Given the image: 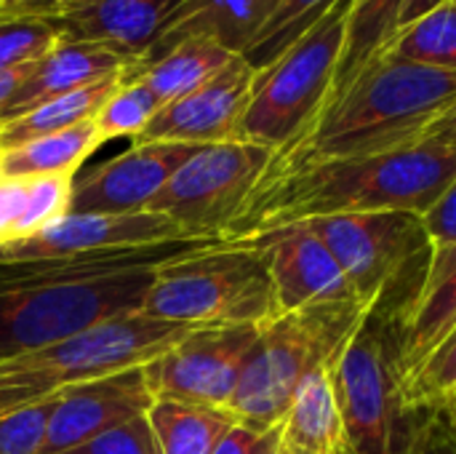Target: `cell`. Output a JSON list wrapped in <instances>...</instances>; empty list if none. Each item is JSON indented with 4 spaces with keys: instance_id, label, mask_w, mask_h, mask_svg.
<instances>
[{
    "instance_id": "13",
    "label": "cell",
    "mask_w": 456,
    "mask_h": 454,
    "mask_svg": "<svg viewBox=\"0 0 456 454\" xmlns=\"http://www.w3.org/2000/svg\"><path fill=\"white\" fill-rule=\"evenodd\" d=\"M195 150V144L176 142H134L126 153L91 169L83 179H75L69 214L147 211Z\"/></svg>"
},
{
    "instance_id": "30",
    "label": "cell",
    "mask_w": 456,
    "mask_h": 454,
    "mask_svg": "<svg viewBox=\"0 0 456 454\" xmlns=\"http://www.w3.org/2000/svg\"><path fill=\"white\" fill-rule=\"evenodd\" d=\"M163 104L158 102V96L139 80H123L112 96L99 107L94 123L96 131L102 136V142L110 139H120V136H131L139 139L142 131L150 126V120L158 115Z\"/></svg>"
},
{
    "instance_id": "1",
    "label": "cell",
    "mask_w": 456,
    "mask_h": 454,
    "mask_svg": "<svg viewBox=\"0 0 456 454\" xmlns=\"http://www.w3.org/2000/svg\"><path fill=\"white\" fill-rule=\"evenodd\" d=\"M454 179L456 142L441 136L379 155L323 161L289 174L259 177L222 241H248L323 217L379 211L422 217Z\"/></svg>"
},
{
    "instance_id": "32",
    "label": "cell",
    "mask_w": 456,
    "mask_h": 454,
    "mask_svg": "<svg viewBox=\"0 0 456 454\" xmlns=\"http://www.w3.org/2000/svg\"><path fill=\"white\" fill-rule=\"evenodd\" d=\"M24 182H27V195L16 222L13 244L37 235L40 230L51 227L53 222L69 214L75 177H37Z\"/></svg>"
},
{
    "instance_id": "38",
    "label": "cell",
    "mask_w": 456,
    "mask_h": 454,
    "mask_svg": "<svg viewBox=\"0 0 456 454\" xmlns=\"http://www.w3.org/2000/svg\"><path fill=\"white\" fill-rule=\"evenodd\" d=\"M27 182L24 179H0V246L13 244L16 238V222L24 206Z\"/></svg>"
},
{
    "instance_id": "48",
    "label": "cell",
    "mask_w": 456,
    "mask_h": 454,
    "mask_svg": "<svg viewBox=\"0 0 456 454\" xmlns=\"http://www.w3.org/2000/svg\"><path fill=\"white\" fill-rule=\"evenodd\" d=\"M278 454H289V452H286V450H283V447H281V452H278Z\"/></svg>"
},
{
    "instance_id": "27",
    "label": "cell",
    "mask_w": 456,
    "mask_h": 454,
    "mask_svg": "<svg viewBox=\"0 0 456 454\" xmlns=\"http://www.w3.org/2000/svg\"><path fill=\"white\" fill-rule=\"evenodd\" d=\"M406 3L409 0H353L347 43L331 91L350 83L358 75V70L382 51V45L395 35Z\"/></svg>"
},
{
    "instance_id": "11",
    "label": "cell",
    "mask_w": 456,
    "mask_h": 454,
    "mask_svg": "<svg viewBox=\"0 0 456 454\" xmlns=\"http://www.w3.org/2000/svg\"><path fill=\"white\" fill-rule=\"evenodd\" d=\"M262 326H200L144 364L147 385L158 399L208 409H227L243 364Z\"/></svg>"
},
{
    "instance_id": "49",
    "label": "cell",
    "mask_w": 456,
    "mask_h": 454,
    "mask_svg": "<svg viewBox=\"0 0 456 454\" xmlns=\"http://www.w3.org/2000/svg\"><path fill=\"white\" fill-rule=\"evenodd\" d=\"M174 3H176V0H171V5H174Z\"/></svg>"
},
{
    "instance_id": "23",
    "label": "cell",
    "mask_w": 456,
    "mask_h": 454,
    "mask_svg": "<svg viewBox=\"0 0 456 454\" xmlns=\"http://www.w3.org/2000/svg\"><path fill=\"white\" fill-rule=\"evenodd\" d=\"M102 144L94 120L77 123L72 128L29 139L19 147L3 150V177L5 179H37V177H75L86 158Z\"/></svg>"
},
{
    "instance_id": "22",
    "label": "cell",
    "mask_w": 456,
    "mask_h": 454,
    "mask_svg": "<svg viewBox=\"0 0 456 454\" xmlns=\"http://www.w3.org/2000/svg\"><path fill=\"white\" fill-rule=\"evenodd\" d=\"M238 54L219 45L211 37H187L176 45H171L160 59L150 62L139 72H134L126 80L144 83L160 104H168L198 86H203L208 78H214L219 70H224Z\"/></svg>"
},
{
    "instance_id": "17",
    "label": "cell",
    "mask_w": 456,
    "mask_h": 454,
    "mask_svg": "<svg viewBox=\"0 0 456 454\" xmlns=\"http://www.w3.org/2000/svg\"><path fill=\"white\" fill-rule=\"evenodd\" d=\"M387 321V318H385ZM456 326V246L430 249L428 265L403 302L387 321L398 385L441 345Z\"/></svg>"
},
{
    "instance_id": "39",
    "label": "cell",
    "mask_w": 456,
    "mask_h": 454,
    "mask_svg": "<svg viewBox=\"0 0 456 454\" xmlns=\"http://www.w3.org/2000/svg\"><path fill=\"white\" fill-rule=\"evenodd\" d=\"M96 0H29L19 8H8V11H19V13H29V16H43V19H61L67 13H75L86 5H91Z\"/></svg>"
},
{
    "instance_id": "3",
    "label": "cell",
    "mask_w": 456,
    "mask_h": 454,
    "mask_svg": "<svg viewBox=\"0 0 456 454\" xmlns=\"http://www.w3.org/2000/svg\"><path fill=\"white\" fill-rule=\"evenodd\" d=\"M369 316L371 310L358 300L275 316L259 329L227 412L256 431L278 428L299 383L313 369L331 364Z\"/></svg>"
},
{
    "instance_id": "4",
    "label": "cell",
    "mask_w": 456,
    "mask_h": 454,
    "mask_svg": "<svg viewBox=\"0 0 456 454\" xmlns=\"http://www.w3.org/2000/svg\"><path fill=\"white\" fill-rule=\"evenodd\" d=\"M142 313L190 329L265 326L278 316L267 257L256 244H211L163 262Z\"/></svg>"
},
{
    "instance_id": "16",
    "label": "cell",
    "mask_w": 456,
    "mask_h": 454,
    "mask_svg": "<svg viewBox=\"0 0 456 454\" xmlns=\"http://www.w3.org/2000/svg\"><path fill=\"white\" fill-rule=\"evenodd\" d=\"M248 244H256L267 257L278 316L355 300L339 262L307 225H289L248 238Z\"/></svg>"
},
{
    "instance_id": "45",
    "label": "cell",
    "mask_w": 456,
    "mask_h": 454,
    "mask_svg": "<svg viewBox=\"0 0 456 454\" xmlns=\"http://www.w3.org/2000/svg\"><path fill=\"white\" fill-rule=\"evenodd\" d=\"M259 3L265 5V11H267V16H270V13H273V8H275V5H278L281 0H259Z\"/></svg>"
},
{
    "instance_id": "18",
    "label": "cell",
    "mask_w": 456,
    "mask_h": 454,
    "mask_svg": "<svg viewBox=\"0 0 456 454\" xmlns=\"http://www.w3.org/2000/svg\"><path fill=\"white\" fill-rule=\"evenodd\" d=\"M265 19L267 11L259 0H176L166 11L155 43L139 62L126 67L123 80L187 37H211L232 54H243Z\"/></svg>"
},
{
    "instance_id": "43",
    "label": "cell",
    "mask_w": 456,
    "mask_h": 454,
    "mask_svg": "<svg viewBox=\"0 0 456 454\" xmlns=\"http://www.w3.org/2000/svg\"><path fill=\"white\" fill-rule=\"evenodd\" d=\"M24 3H29V0H0V11H8V8H19V5H24Z\"/></svg>"
},
{
    "instance_id": "40",
    "label": "cell",
    "mask_w": 456,
    "mask_h": 454,
    "mask_svg": "<svg viewBox=\"0 0 456 454\" xmlns=\"http://www.w3.org/2000/svg\"><path fill=\"white\" fill-rule=\"evenodd\" d=\"M32 64H24V67H13V70H0V120H3V112L8 110L13 94L19 91V86L24 83V78L29 75Z\"/></svg>"
},
{
    "instance_id": "42",
    "label": "cell",
    "mask_w": 456,
    "mask_h": 454,
    "mask_svg": "<svg viewBox=\"0 0 456 454\" xmlns=\"http://www.w3.org/2000/svg\"><path fill=\"white\" fill-rule=\"evenodd\" d=\"M438 3H444V0H409V3H406V11H403V16H401V24H409V21L419 19L422 13H428V11L436 8ZM401 24H398V27H401Z\"/></svg>"
},
{
    "instance_id": "7",
    "label": "cell",
    "mask_w": 456,
    "mask_h": 454,
    "mask_svg": "<svg viewBox=\"0 0 456 454\" xmlns=\"http://www.w3.org/2000/svg\"><path fill=\"white\" fill-rule=\"evenodd\" d=\"M158 268L67 286L0 292V364L104 318L142 310Z\"/></svg>"
},
{
    "instance_id": "9",
    "label": "cell",
    "mask_w": 456,
    "mask_h": 454,
    "mask_svg": "<svg viewBox=\"0 0 456 454\" xmlns=\"http://www.w3.org/2000/svg\"><path fill=\"white\" fill-rule=\"evenodd\" d=\"M273 150L251 142L198 147L147 206L182 227L187 238L222 241V233L256 187Z\"/></svg>"
},
{
    "instance_id": "20",
    "label": "cell",
    "mask_w": 456,
    "mask_h": 454,
    "mask_svg": "<svg viewBox=\"0 0 456 454\" xmlns=\"http://www.w3.org/2000/svg\"><path fill=\"white\" fill-rule=\"evenodd\" d=\"M115 72H126V59H120L118 54L91 43L59 40L43 59L32 64L29 75L13 94L0 123L13 120L53 96L69 94Z\"/></svg>"
},
{
    "instance_id": "15",
    "label": "cell",
    "mask_w": 456,
    "mask_h": 454,
    "mask_svg": "<svg viewBox=\"0 0 456 454\" xmlns=\"http://www.w3.org/2000/svg\"><path fill=\"white\" fill-rule=\"evenodd\" d=\"M152 404L155 396L147 385L144 364L72 385L56 393V407L43 454L75 450L115 425L147 415Z\"/></svg>"
},
{
    "instance_id": "47",
    "label": "cell",
    "mask_w": 456,
    "mask_h": 454,
    "mask_svg": "<svg viewBox=\"0 0 456 454\" xmlns=\"http://www.w3.org/2000/svg\"><path fill=\"white\" fill-rule=\"evenodd\" d=\"M0 179H3V161H0Z\"/></svg>"
},
{
    "instance_id": "37",
    "label": "cell",
    "mask_w": 456,
    "mask_h": 454,
    "mask_svg": "<svg viewBox=\"0 0 456 454\" xmlns=\"http://www.w3.org/2000/svg\"><path fill=\"white\" fill-rule=\"evenodd\" d=\"M281 452V425L270 431H256L235 423L214 447L211 454H278Z\"/></svg>"
},
{
    "instance_id": "35",
    "label": "cell",
    "mask_w": 456,
    "mask_h": 454,
    "mask_svg": "<svg viewBox=\"0 0 456 454\" xmlns=\"http://www.w3.org/2000/svg\"><path fill=\"white\" fill-rule=\"evenodd\" d=\"M59 454H158V444H155L147 415H142L94 436L91 442L75 450Z\"/></svg>"
},
{
    "instance_id": "25",
    "label": "cell",
    "mask_w": 456,
    "mask_h": 454,
    "mask_svg": "<svg viewBox=\"0 0 456 454\" xmlns=\"http://www.w3.org/2000/svg\"><path fill=\"white\" fill-rule=\"evenodd\" d=\"M158 454H211L235 425L227 409H208L158 399L147 412Z\"/></svg>"
},
{
    "instance_id": "46",
    "label": "cell",
    "mask_w": 456,
    "mask_h": 454,
    "mask_svg": "<svg viewBox=\"0 0 456 454\" xmlns=\"http://www.w3.org/2000/svg\"><path fill=\"white\" fill-rule=\"evenodd\" d=\"M446 417H449V415H446ZM449 423H452V436H454V444H456V423L452 420V417H449Z\"/></svg>"
},
{
    "instance_id": "34",
    "label": "cell",
    "mask_w": 456,
    "mask_h": 454,
    "mask_svg": "<svg viewBox=\"0 0 456 454\" xmlns=\"http://www.w3.org/2000/svg\"><path fill=\"white\" fill-rule=\"evenodd\" d=\"M401 454H456L446 412H406Z\"/></svg>"
},
{
    "instance_id": "6",
    "label": "cell",
    "mask_w": 456,
    "mask_h": 454,
    "mask_svg": "<svg viewBox=\"0 0 456 454\" xmlns=\"http://www.w3.org/2000/svg\"><path fill=\"white\" fill-rule=\"evenodd\" d=\"M353 0H337L267 67L256 70L238 139L267 150L291 142L326 102L347 43Z\"/></svg>"
},
{
    "instance_id": "33",
    "label": "cell",
    "mask_w": 456,
    "mask_h": 454,
    "mask_svg": "<svg viewBox=\"0 0 456 454\" xmlns=\"http://www.w3.org/2000/svg\"><path fill=\"white\" fill-rule=\"evenodd\" d=\"M56 396L0 415V454H43Z\"/></svg>"
},
{
    "instance_id": "8",
    "label": "cell",
    "mask_w": 456,
    "mask_h": 454,
    "mask_svg": "<svg viewBox=\"0 0 456 454\" xmlns=\"http://www.w3.org/2000/svg\"><path fill=\"white\" fill-rule=\"evenodd\" d=\"M347 454H401L406 412L387 321L371 313L329 364Z\"/></svg>"
},
{
    "instance_id": "21",
    "label": "cell",
    "mask_w": 456,
    "mask_h": 454,
    "mask_svg": "<svg viewBox=\"0 0 456 454\" xmlns=\"http://www.w3.org/2000/svg\"><path fill=\"white\" fill-rule=\"evenodd\" d=\"M281 447L289 454H347L329 364L313 369L299 383L281 423Z\"/></svg>"
},
{
    "instance_id": "12",
    "label": "cell",
    "mask_w": 456,
    "mask_h": 454,
    "mask_svg": "<svg viewBox=\"0 0 456 454\" xmlns=\"http://www.w3.org/2000/svg\"><path fill=\"white\" fill-rule=\"evenodd\" d=\"M254 80L256 70L238 54L203 86L163 104L134 142H176L195 147L235 142Z\"/></svg>"
},
{
    "instance_id": "5",
    "label": "cell",
    "mask_w": 456,
    "mask_h": 454,
    "mask_svg": "<svg viewBox=\"0 0 456 454\" xmlns=\"http://www.w3.org/2000/svg\"><path fill=\"white\" fill-rule=\"evenodd\" d=\"M190 326L144 316L142 310L104 318L77 334L35 348L0 364V415L56 396L123 369L150 364L176 345Z\"/></svg>"
},
{
    "instance_id": "10",
    "label": "cell",
    "mask_w": 456,
    "mask_h": 454,
    "mask_svg": "<svg viewBox=\"0 0 456 454\" xmlns=\"http://www.w3.org/2000/svg\"><path fill=\"white\" fill-rule=\"evenodd\" d=\"M307 225L339 262L355 300L382 313L387 297L430 254L422 219L403 211L323 217Z\"/></svg>"
},
{
    "instance_id": "28",
    "label": "cell",
    "mask_w": 456,
    "mask_h": 454,
    "mask_svg": "<svg viewBox=\"0 0 456 454\" xmlns=\"http://www.w3.org/2000/svg\"><path fill=\"white\" fill-rule=\"evenodd\" d=\"M337 0H281L265 19L248 48L240 54L254 70L267 67L281 51H286L307 27H313Z\"/></svg>"
},
{
    "instance_id": "14",
    "label": "cell",
    "mask_w": 456,
    "mask_h": 454,
    "mask_svg": "<svg viewBox=\"0 0 456 454\" xmlns=\"http://www.w3.org/2000/svg\"><path fill=\"white\" fill-rule=\"evenodd\" d=\"M187 235L176 222L163 214H67L51 227L27 241L0 246V265L53 260L91 252H110L126 246H152L168 241H184Z\"/></svg>"
},
{
    "instance_id": "26",
    "label": "cell",
    "mask_w": 456,
    "mask_h": 454,
    "mask_svg": "<svg viewBox=\"0 0 456 454\" xmlns=\"http://www.w3.org/2000/svg\"><path fill=\"white\" fill-rule=\"evenodd\" d=\"M379 54L456 72V0H444L419 19L401 24Z\"/></svg>"
},
{
    "instance_id": "29",
    "label": "cell",
    "mask_w": 456,
    "mask_h": 454,
    "mask_svg": "<svg viewBox=\"0 0 456 454\" xmlns=\"http://www.w3.org/2000/svg\"><path fill=\"white\" fill-rule=\"evenodd\" d=\"M456 393V326L401 383L403 412H438Z\"/></svg>"
},
{
    "instance_id": "36",
    "label": "cell",
    "mask_w": 456,
    "mask_h": 454,
    "mask_svg": "<svg viewBox=\"0 0 456 454\" xmlns=\"http://www.w3.org/2000/svg\"><path fill=\"white\" fill-rule=\"evenodd\" d=\"M419 219L430 249L456 246V179Z\"/></svg>"
},
{
    "instance_id": "41",
    "label": "cell",
    "mask_w": 456,
    "mask_h": 454,
    "mask_svg": "<svg viewBox=\"0 0 456 454\" xmlns=\"http://www.w3.org/2000/svg\"><path fill=\"white\" fill-rule=\"evenodd\" d=\"M428 136H441V139H452V142H456V104L449 107V112L430 128ZM428 136H425V139H428Z\"/></svg>"
},
{
    "instance_id": "19",
    "label": "cell",
    "mask_w": 456,
    "mask_h": 454,
    "mask_svg": "<svg viewBox=\"0 0 456 454\" xmlns=\"http://www.w3.org/2000/svg\"><path fill=\"white\" fill-rule=\"evenodd\" d=\"M171 0H96L56 21L59 40L102 45L126 67L139 62L155 43Z\"/></svg>"
},
{
    "instance_id": "2",
    "label": "cell",
    "mask_w": 456,
    "mask_h": 454,
    "mask_svg": "<svg viewBox=\"0 0 456 454\" xmlns=\"http://www.w3.org/2000/svg\"><path fill=\"white\" fill-rule=\"evenodd\" d=\"M452 104L456 72L377 54L350 83L326 96L315 118L291 142L273 150L262 177L417 144Z\"/></svg>"
},
{
    "instance_id": "31",
    "label": "cell",
    "mask_w": 456,
    "mask_h": 454,
    "mask_svg": "<svg viewBox=\"0 0 456 454\" xmlns=\"http://www.w3.org/2000/svg\"><path fill=\"white\" fill-rule=\"evenodd\" d=\"M59 43L53 19L0 11V70L35 64Z\"/></svg>"
},
{
    "instance_id": "24",
    "label": "cell",
    "mask_w": 456,
    "mask_h": 454,
    "mask_svg": "<svg viewBox=\"0 0 456 454\" xmlns=\"http://www.w3.org/2000/svg\"><path fill=\"white\" fill-rule=\"evenodd\" d=\"M123 83V72L107 75L96 83H88L83 88H75L69 94L53 96L37 107H32L29 112L0 123V153L19 147L29 139L45 136V134H56L64 128H72L77 123L94 120L99 107L112 96V91Z\"/></svg>"
},
{
    "instance_id": "44",
    "label": "cell",
    "mask_w": 456,
    "mask_h": 454,
    "mask_svg": "<svg viewBox=\"0 0 456 454\" xmlns=\"http://www.w3.org/2000/svg\"><path fill=\"white\" fill-rule=\"evenodd\" d=\"M441 412H446V415H449V417H452V420L456 423V393L452 396V401H449V404H446V407H444Z\"/></svg>"
}]
</instances>
